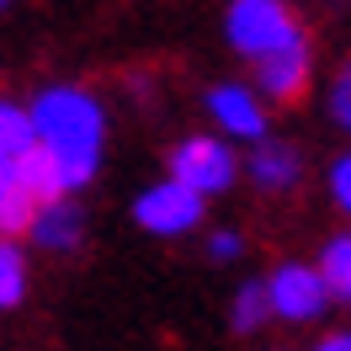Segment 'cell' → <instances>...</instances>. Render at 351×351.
<instances>
[{"label": "cell", "mask_w": 351, "mask_h": 351, "mask_svg": "<svg viewBox=\"0 0 351 351\" xmlns=\"http://www.w3.org/2000/svg\"><path fill=\"white\" fill-rule=\"evenodd\" d=\"M314 351H351V330H330V335H319V346Z\"/></svg>", "instance_id": "obj_18"}, {"label": "cell", "mask_w": 351, "mask_h": 351, "mask_svg": "<svg viewBox=\"0 0 351 351\" xmlns=\"http://www.w3.org/2000/svg\"><path fill=\"white\" fill-rule=\"evenodd\" d=\"M240 256H245V234H234V229H219V234H208V261L229 266V261H240Z\"/></svg>", "instance_id": "obj_16"}, {"label": "cell", "mask_w": 351, "mask_h": 351, "mask_svg": "<svg viewBox=\"0 0 351 351\" xmlns=\"http://www.w3.org/2000/svg\"><path fill=\"white\" fill-rule=\"evenodd\" d=\"M298 27H304V22L293 16V5H287V0H234L223 32H229V48L245 53V59L256 64L261 53H271L277 43H287Z\"/></svg>", "instance_id": "obj_2"}, {"label": "cell", "mask_w": 351, "mask_h": 351, "mask_svg": "<svg viewBox=\"0 0 351 351\" xmlns=\"http://www.w3.org/2000/svg\"><path fill=\"white\" fill-rule=\"evenodd\" d=\"M308 80H314V53H308V32L298 27L287 43H277L271 53L256 59V86L277 101V107H298L308 96Z\"/></svg>", "instance_id": "obj_6"}, {"label": "cell", "mask_w": 351, "mask_h": 351, "mask_svg": "<svg viewBox=\"0 0 351 351\" xmlns=\"http://www.w3.org/2000/svg\"><path fill=\"white\" fill-rule=\"evenodd\" d=\"M266 287H271V314H277L282 325H314V319H325V308L335 304L325 277H319V266H304V261H282L266 277Z\"/></svg>", "instance_id": "obj_4"}, {"label": "cell", "mask_w": 351, "mask_h": 351, "mask_svg": "<svg viewBox=\"0 0 351 351\" xmlns=\"http://www.w3.org/2000/svg\"><path fill=\"white\" fill-rule=\"evenodd\" d=\"M240 171L245 165L234 160V149H229L223 138H208V133H192V138H181V144L171 149V181L192 186V192H202V197L229 192Z\"/></svg>", "instance_id": "obj_3"}, {"label": "cell", "mask_w": 351, "mask_h": 351, "mask_svg": "<svg viewBox=\"0 0 351 351\" xmlns=\"http://www.w3.org/2000/svg\"><path fill=\"white\" fill-rule=\"evenodd\" d=\"M27 240L38 245V250H48V256H69V250H80V240H86V213H80V202H69V197L38 202Z\"/></svg>", "instance_id": "obj_7"}, {"label": "cell", "mask_w": 351, "mask_h": 351, "mask_svg": "<svg viewBox=\"0 0 351 351\" xmlns=\"http://www.w3.org/2000/svg\"><path fill=\"white\" fill-rule=\"evenodd\" d=\"M5 5H11V0H0V11H5Z\"/></svg>", "instance_id": "obj_20"}, {"label": "cell", "mask_w": 351, "mask_h": 351, "mask_svg": "<svg viewBox=\"0 0 351 351\" xmlns=\"http://www.w3.org/2000/svg\"><path fill=\"white\" fill-rule=\"evenodd\" d=\"M208 112H213V123L229 128L234 138H266V112L245 86H213L208 90Z\"/></svg>", "instance_id": "obj_9"}, {"label": "cell", "mask_w": 351, "mask_h": 351, "mask_svg": "<svg viewBox=\"0 0 351 351\" xmlns=\"http://www.w3.org/2000/svg\"><path fill=\"white\" fill-rule=\"evenodd\" d=\"M202 213H208V197L192 192V186H181V181H160V186H149V192H138V202H133L138 229H149V234H160V240L192 234V229L202 223Z\"/></svg>", "instance_id": "obj_5"}, {"label": "cell", "mask_w": 351, "mask_h": 351, "mask_svg": "<svg viewBox=\"0 0 351 351\" xmlns=\"http://www.w3.org/2000/svg\"><path fill=\"white\" fill-rule=\"evenodd\" d=\"M319 277H325L330 298L351 308V234H330L319 250Z\"/></svg>", "instance_id": "obj_11"}, {"label": "cell", "mask_w": 351, "mask_h": 351, "mask_svg": "<svg viewBox=\"0 0 351 351\" xmlns=\"http://www.w3.org/2000/svg\"><path fill=\"white\" fill-rule=\"evenodd\" d=\"M277 319L271 314V287H266V277H250V282L234 287V298H229V330L234 335H256V330H266Z\"/></svg>", "instance_id": "obj_10"}, {"label": "cell", "mask_w": 351, "mask_h": 351, "mask_svg": "<svg viewBox=\"0 0 351 351\" xmlns=\"http://www.w3.org/2000/svg\"><path fill=\"white\" fill-rule=\"evenodd\" d=\"M27 298V256L16 240H0V308H16Z\"/></svg>", "instance_id": "obj_14"}, {"label": "cell", "mask_w": 351, "mask_h": 351, "mask_svg": "<svg viewBox=\"0 0 351 351\" xmlns=\"http://www.w3.org/2000/svg\"><path fill=\"white\" fill-rule=\"evenodd\" d=\"M330 112H335L341 128H351V59L335 69V80H330Z\"/></svg>", "instance_id": "obj_15"}, {"label": "cell", "mask_w": 351, "mask_h": 351, "mask_svg": "<svg viewBox=\"0 0 351 351\" xmlns=\"http://www.w3.org/2000/svg\"><path fill=\"white\" fill-rule=\"evenodd\" d=\"M330 5H346V0H330Z\"/></svg>", "instance_id": "obj_19"}, {"label": "cell", "mask_w": 351, "mask_h": 351, "mask_svg": "<svg viewBox=\"0 0 351 351\" xmlns=\"http://www.w3.org/2000/svg\"><path fill=\"white\" fill-rule=\"evenodd\" d=\"M330 197H335V208L351 219V154H341V160L330 165Z\"/></svg>", "instance_id": "obj_17"}, {"label": "cell", "mask_w": 351, "mask_h": 351, "mask_svg": "<svg viewBox=\"0 0 351 351\" xmlns=\"http://www.w3.org/2000/svg\"><path fill=\"white\" fill-rule=\"evenodd\" d=\"M245 171H250V181H256V192L282 197V192H293V186L304 181V154L293 149V144H282V138H256Z\"/></svg>", "instance_id": "obj_8"}, {"label": "cell", "mask_w": 351, "mask_h": 351, "mask_svg": "<svg viewBox=\"0 0 351 351\" xmlns=\"http://www.w3.org/2000/svg\"><path fill=\"white\" fill-rule=\"evenodd\" d=\"M32 213H38V197L27 192L22 181H5L0 186V240H16L32 229Z\"/></svg>", "instance_id": "obj_12"}, {"label": "cell", "mask_w": 351, "mask_h": 351, "mask_svg": "<svg viewBox=\"0 0 351 351\" xmlns=\"http://www.w3.org/2000/svg\"><path fill=\"white\" fill-rule=\"evenodd\" d=\"M27 149H38V128H32V112L16 101H0V154L22 160Z\"/></svg>", "instance_id": "obj_13"}, {"label": "cell", "mask_w": 351, "mask_h": 351, "mask_svg": "<svg viewBox=\"0 0 351 351\" xmlns=\"http://www.w3.org/2000/svg\"><path fill=\"white\" fill-rule=\"evenodd\" d=\"M27 112H32L38 144L53 154V165L64 176V186L80 192L96 176V165H101V138H107L101 101L80 86H48V90H38V101Z\"/></svg>", "instance_id": "obj_1"}]
</instances>
